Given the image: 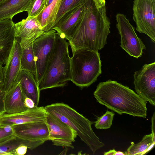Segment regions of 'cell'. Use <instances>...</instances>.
<instances>
[{
    "instance_id": "6da1fadb",
    "label": "cell",
    "mask_w": 155,
    "mask_h": 155,
    "mask_svg": "<svg viewBox=\"0 0 155 155\" xmlns=\"http://www.w3.org/2000/svg\"><path fill=\"white\" fill-rule=\"evenodd\" d=\"M110 25L105 6L97 8L88 0L81 20L67 39L71 50H101L107 43Z\"/></svg>"
},
{
    "instance_id": "7a4b0ae2",
    "label": "cell",
    "mask_w": 155,
    "mask_h": 155,
    "mask_svg": "<svg viewBox=\"0 0 155 155\" xmlns=\"http://www.w3.org/2000/svg\"><path fill=\"white\" fill-rule=\"evenodd\" d=\"M93 94L99 103L119 114L146 117L147 102L129 87L117 81L109 80L100 82Z\"/></svg>"
},
{
    "instance_id": "3957f363",
    "label": "cell",
    "mask_w": 155,
    "mask_h": 155,
    "mask_svg": "<svg viewBox=\"0 0 155 155\" xmlns=\"http://www.w3.org/2000/svg\"><path fill=\"white\" fill-rule=\"evenodd\" d=\"M69 44L56 33L54 46L44 75L39 84L41 91L64 86L71 80Z\"/></svg>"
},
{
    "instance_id": "277c9868",
    "label": "cell",
    "mask_w": 155,
    "mask_h": 155,
    "mask_svg": "<svg viewBox=\"0 0 155 155\" xmlns=\"http://www.w3.org/2000/svg\"><path fill=\"white\" fill-rule=\"evenodd\" d=\"M45 108L47 113L56 117L75 131L93 154L105 145L93 130L92 122L68 105L58 103L46 106Z\"/></svg>"
},
{
    "instance_id": "5b68a950",
    "label": "cell",
    "mask_w": 155,
    "mask_h": 155,
    "mask_svg": "<svg viewBox=\"0 0 155 155\" xmlns=\"http://www.w3.org/2000/svg\"><path fill=\"white\" fill-rule=\"evenodd\" d=\"M71 58V81L81 88L89 86L101 74V63L98 51L72 50Z\"/></svg>"
},
{
    "instance_id": "8992f818",
    "label": "cell",
    "mask_w": 155,
    "mask_h": 155,
    "mask_svg": "<svg viewBox=\"0 0 155 155\" xmlns=\"http://www.w3.org/2000/svg\"><path fill=\"white\" fill-rule=\"evenodd\" d=\"M133 19L136 30L148 35L155 42V0H134Z\"/></svg>"
},
{
    "instance_id": "52a82bcc",
    "label": "cell",
    "mask_w": 155,
    "mask_h": 155,
    "mask_svg": "<svg viewBox=\"0 0 155 155\" xmlns=\"http://www.w3.org/2000/svg\"><path fill=\"white\" fill-rule=\"evenodd\" d=\"M56 35V31L52 29L46 31L33 44L36 64L35 77L39 85L45 73L54 46Z\"/></svg>"
},
{
    "instance_id": "ba28073f",
    "label": "cell",
    "mask_w": 155,
    "mask_h": 155,
    "mask_svg": "<svg viewBox=\"0 0 155 155\" xmlns=\"http://www.w3.org/2000/svg\"><path fill=\"white\" fill-rule=\"evenodd\" d=\"M116 27L121 38V47L130 56L138 58L146 47L137 36L134 28L124 15L118 13L116 16Z\"/></svg>"
},
{
    "instance_id": "9c48e42d",
    "label": "cell",
    "mask_w": 155,
    "mask_h": 155,
    "mask_svg": "<svg viewBox=\"0 0 155 155\" xmlns=\"http://www.w3.org/2000/svg\"><path fill=\"white\" fill-rule=\"evenodd\" d=\"M136 93L143 99L155 105V62L144 64L134 75Z\"/></svg>"
},
{
    "instance_id": "30bf717a",
    "label": "cell",
    "mask_w": 155,
    "mask_h": 155,
    "mask_svg": "<svg viewBox=\"0 0 155 155\" xmlns=\"http://www.w3.org/2000/svg\"><path fill=\"white\" fill-rule=\"evenodd\" d=\"M11 126L16 136L28 142L31 150L48 140L49 131L46 121L29 122Z\"/></svg>"
},
{
    "instance_id": "8fae6325",
    "label": "cell",
    "mask_w": 155,
    "mask_h": 155,
    "mask_svg": "<svg viewBox=\"0 0 155 155\" xmlns=\"http://www.w3.org/2000/svg\"><path fill=\"white\" fill-rule=\"evenodd\" d=\"M46 121L49 131L48 140L55 146L74 148L72 143L77 136L75 131L56 117L47 113Z\"/></svg>"
},
{
    "instance_id": "7c38bea8",
    "label": "cell",
    "mask_w": 155,
    "mask_h": 155,
    "mask_svg": "<svg viewBox=\"0 0 155 155\" xmlns=\"http://www.w3.org/2000/svg\"><path fill=\"white\" fill-rule=\"evenodd\" d=\"M15 39L21 48H26L46 32L37 17L28 16L25 19L15 24Z\"/></svg>"
},
{
    "instance_id": "4fadbf2b",
    "label": "cell",
    "mask_w": 155,
    "mask_h": 155,
    "mask_svg": "<svg viewBox=\"0 0 155 155\" xmlns=\"http://www.w3.org/2000/svg\"><path fill=\"white\" fill-rule=\"evenodd\" d=\"M22 48L15 39L8 60L3 67L4 86L3 90L8 91L17 82L22 70L21 60Z\"/></svg>"
},
{
    "instance_id": "5bb4252c",
    "label": "cell",
    "mask_w": 155,
    "mask_h": 155,
    "mask_svg": "<svg viewBox=\"0 0 155 155\" xmlns=\"http://www.w3.org/2000/svg\"><path fill=\"white\" fill-rule=\"evenodd\" d=\"M47 113L44 107L35 106L24 112L0 115V126H12L27 123L46 121Z\"/></svg>"
},
{
    "instance_id": "9a60e30c",
    "label": "cell",
    "mask_w": 155,
    "mask_h": 155,
    "mask_svg": "<svg viewBox=\"0 0 155 155\" xmlns=\"http://www.w3.org/2000/svg\"><path fill=\"white\" fill-rule=\"evenodd\" d=\"M87 2L65 14L52 29L57 31V34L67 39L81 20L85 12Z\"/></svg>"
},
{
    "instance_id": "2e32d148",
    "label": "cell",
    "mask_w": 155,
    "mask_h": 155,
    "mask_svg": "<svg viewBox=\"0 0 155 155\" xmlns=\"http://www.w3.org/2000/svg\"><path fill=\"white\" fill-rule=\"evenodd\" d=\"M15 39V23L12 18L0 21V63L5 64Z\"/></svg>"
},
{
    "instance_id": "e0dca14e",
    "label": "cell",
    "mask_w": 155,
    "mask_h": 155,
    "mask_svg": "<svg viewBox=\"0 0 155 155\" xmlns=\"http://www.w3.org/2000/svg\"><path fill=\"white\" fill-rule=\"evenodd\" d=\"M25 96L19 82H17L8 91L4 98L5 113L9 114L18 113L29 108L25 104Z\"/></svg>"
},
{
    "instance_id": "ac0fdd59",
    "label": "cell",
    "mask_w": 155,
    "mask_h": 155,
    "mask_svg": "<svg viewBox=\"0 0 155 155\" xmlns=\"http://www.w3.org/2000/svg\"><path fill=\"white\" fill-rule=\"evenodd\" d=\"M35 0H3L0 3V21L12 18L19 13L28 12Z\"/></svg>"
},
{
    "instance_id": "d6986e66",
    "label": "cell",
    "mask_w": 155,
    "mask_h": 155,
    "mask_svg": "<svg viewBox=\"0 0 155 155\" xmlns=\"http://www.w3.org/2000/svg\"><path fill=\"white\" fill-rule=\"evenodd\" d=\"M22 91L25 97L34 102L35 106L39 103L40 90L34 75L28 71L21 70L18 78Z\"/></svg>"
},
{
    "instance_id": "ffe728a7",
    "label": "cell",
    "mask_w": 155,
    "mask_h": 155,
    "mask_svg": "<svg viewBox=\"0 0 155 155\" xmlns=\"http://www.w3.org/2000/svg\"><path fill=\"white\" fill-rule=\"evenodd\" d=\"M63 0H53L40 14L37 17L45 32L52 28Z\"/></svg>"
},
{
    "instance_id": "44dd1931",
    "label": "cell",
    "mask_w": 155,
    "mask_h": 155,
    "mask_svg": "<svg viewBox=\"0 0 155 155\" xmlns=\"http://www.w3.org/2000/svg\"><path fill=\"white\" fill-rule=\"evenodd\" d=\"M155 143V137L152 134L144 136L139 142L134 143H131V145L125 152L126 155H143L145 154L147 149L153 143Z\"/></svg>"
},
{
    "instance_id": "7402d4cb",
    "label": "cell",
    "mask_w": 155,
    "mask_h": 155,
    "mask_svg": "<svg viewBox=\"0 0 155 155\" xmlns=\"http://www.w3.org/2000/svg\"><path fill=\"white\" fill-rule=\"evenodd\" d=\"M22 70L36 74V64L33 48V44L28 47L22 49L21 60Z\"/></svg>"
},
{
    "instance_id": "603a6c76",
    "label": "cell",
    "mask_w": 155,
    "mask_h": 155,
    "mask_svg": "<svg viewBox=\"0 0 155 155\" xmlns=\"http://www.w3.org/2000/svg\"><path fill=\"white\" fill-rule=\"evenodd\" d=\"M22 145H25L29 148V144L27 141L15 136L0 144V153L3 155H14L15 150Z\"/></svg>"
},
{
    "instance_id": "cb8c5ba5",
    "label": "cell",
    "mask_w": 155,
    "mask_h": 155,
    "mask_svg": "<svg viewBox=\"0 0 155 155\" xmlns=\"http://www.w3.org/2000/svg\"><path fill=\"white\" fill-rule=\"evenodd\" d=\"M88 0H63L57 14L54 25L56 24L62 16L67 12L80 5L86 3Z\"/></svg>"
},
{
    "instance_id": "d4e9b609",
    "label": "cell",
    "mask_w": 155,
    "mask_h": 155,
    "mask_svg": "<svg viewBox=\"0 0 155 155\" xmlns=\"http://www.w3.org/2000/svg\"><path fill=\"white\" fill-rule=\"evenodd\" d=\"M115 114L107 110L102 115L98 117L94 123L97 129H106L111 127Z\"/></svg>"
},
{
    "instance_id": "484cf974",
    "label": "cell",
    "mask_w": 155,
    "mask_h": 155,
    "mask_svg": "<svg viewBox=\"0 0 155 155\" xmlns=\"http://www.w3.org/2000/svg\"><path fill=\"white\" fill-rule=\"evenodd\" d=\"M46 8L45 0H36L27 12L28 16L37 17Z\"/></svg>"
},
{
    "instance_id": "4316f807",
    "label": "cell",
    "mask_w": 155,
    "mask_h": 155,
    "mask_svg": "<svg viewBox=\"0 0 155 155\" xmlns=\"http://www.w3.org/2000/svg\"><path fill=\"white\" fill-rule=\"evenodd\" d=\"M13 131L6 132L3 127L0 126V144L15 137Z\"/></svg>"
},
{
    "instance_id": "83f0119b",
    "label": "cell",
    "mask_w": 155,
    "mask_h": 155,
    "mask_svg": "<svg viewBox=\"0 0 155 155\" xmlns=\"http://www.w3.org/2000/svg\"><path fill=\"white\" fill-rule=\"evenodd\" d=\"M5 93L3 90L0 91V115L5 113L4 101Z\"/></svg>"
},
{
    "instance_id": "f1b7e54d",
    "label": "cell",
    "mask_w": 155,
    "mask_h": 155,
    "mask_svg": "<svg viewBox=\"0 0 155 155\" xmlns=\"http://www.w3.org/2000/svg\"><path fill=\"white\" fill-rule=\"evenodd\" d=\"M27 147L24 145H22L18 147L15 151L14 155H24L27 152Z\"/></svg>"
},
{
    "instance_id": "f546056e",
    "label": "cell",
    "mask_w": 155,
    "mask_h": 155,
    "mask_svg": "<svg viewBox=\"0 0 155 155\" xmlns=\"http://www.w3.org/2000/svg\"><path fill=\"white\" fill-rule=\"evenodd\" d=\"M25 104L26 107L29 108H31L35 107L33 101L31 98L25 97Z\"/></svg>"
},
{
    "instance_id": "4dcf8cb0",
    "label": "cell",
    "mask_w": 155,
    "mask_h": 155,
    "mask_svg": "<svg viewBox=\"0 0 155 155\" xmlns=\"http://www.w3.org/2000/svg\"><path fill=\"white\" fill-rule=\"evenodd\" d=\"M95 6L99 8L102 7L105 5V0H92Z\"/></svg>"
},
{
    "instance_id": "1f68e13d",
    "label": "cell",
    "mask_w": 155,
    "mask_h": 155,
    "mask_svg": "<svg viewBox=\"0 0 155 155\" xmlns=\"http://www.w3.org/2000/svg\"><path fill=\"white\" fill-rule=\"evenodd\" d=\"M155 112L151 118V130L152 135L155 137Z\"/></svg>"
},
{
    "instance_id": "d6a6232c",
    "label": "cell",
    "mask_w": 155,
    "mask_h": 155,
    "mask_svg": "<svg viewBox=\"0 0 155 155\" xmlns=\"http://www.w3.org/2000/svg\"><path fill=\"white\" fill-rule=\"evenodd\" d=\"M2 65L0 63V84H4V75Z\"/></svg>"
},
{
    "instance_id": "836d02e7",
    "label": "cell",
    "mask_w": 155,
    "mask_h": 155,
    "mask_svg": "<svg viewBox=\"0 0 155 155\" xmlns=\"http://www.w3.org/2000/svg\"><path fill=\"white\" fill-rule=\"evenodd\" d=\"M116 151L114 149H113L112 150H110L104 152V155H114Z\"/></svg>"
},
{
    "instance_id": "e575fe53",
    "label": "cell",
    "mask_w": 155,
    "mask_h": 155,
    "mask_svg": "<svg viewBox=\"0 0 155 155\" xmlns=\"http://www.w3.org/2000/svg\"><path fill=\"white\" fill-rule=\"evenodd\" d=\"M53 0H45L46 8L53 1Z\"/></svg>"
},
{
    "instance_id": "d590c367",
    "label": "cell",
    "mask_w": 155,
    "mask_h": 155,
    "mask_svg": "<svg viewBox=\"0 0 155 155\" xmlns=\"http://www.w3.org/2000/svg\"><path fill=\"white\" fill-rule=\"evenodd\" d=\"M114 155H126L125 152L122 151H116Z\"/></svg>"
},
{
    "instance_id": "8d00e7d4",
    "label": "cell",
    "mask_w": 155,
    "mask_h": 155,
    "mask_svg": "<svg viewBox=\"0 0 155 155\" xmlns=\"http://www.w3.org/2000/svg\"><path fill=\"white\" fill-rule=\"evenodd\" d=\"M4 84H0V91L2 90H3Z\"/></svg>"
},
{
    "instance_id": "74e56055",
    "label": "cell",
    "mask_w": 155,
    "mask_h": 155,
    "mask_svg": "<svg viewBox=\"0 0 155 155\" xmlns=\"http://www.w3.org/2000/svg\"><path fill=\"white\" fill-rule=\"evenodd\" d=\"M4 0H0V3Z\"/></svg>"
},
{
    "instance_id": "f35d334b",
    "label": "cell",
    "mask_w": 155,
    "mask_h": 155,
    "mask_svg": "<svg viewBox=\"0 0 155 155\" xmlns=\"http://www.w3.org/2000/svg\"><path fill=\"white\" fill-rule=\"evenodd\" d=\"M0 155H3V154L2 153H0Z\"/></svg>"
}]
</instances>
